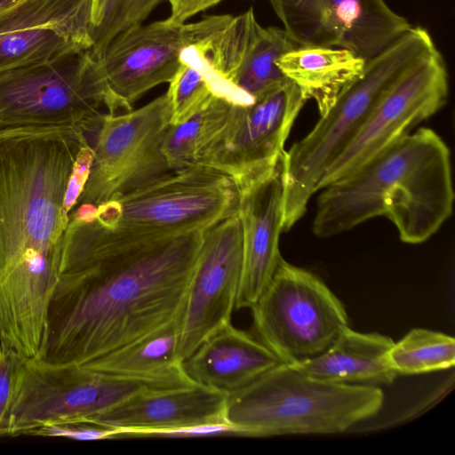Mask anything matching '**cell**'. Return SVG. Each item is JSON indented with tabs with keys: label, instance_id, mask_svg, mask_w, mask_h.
<instances>
[{
	"label": "cell",
	"instance_id": "6da1fadb",
	"mask_svg": "<svg viewBox=\"0 0 455 455\" xmlns=\"http://www.w3.org/2000/svg\"><path fill=\"white\" fill-rule=\"evenodd\" d=\"M204 232L130 233L75 208L38 360L84 365L180 319Z\"/></svg>",
	"mask_w": 455,
	"mask_h": 455
},
{
	"label": "cell",
	"instance_id": "7a4b0ae2",
	"mask_svg": "<svg viewBox=\"0 0 455 455\" xmlns=\"http://www.w3.org/2000/svg\"><path fill=\"white\" fill-rule=\"evenodd\" d=\"M68 126L0 128V347L41 355L69 215L65 197L81 148Z\"/></svg>",
	"mask_w": 455,
	"mask_h": 455
},
{
	"label": "cell",
	"instance_id": "3957f363",
	"mask_svg": "<svg viewBox=\"0 0 455 455\" xmlns=\"http://www.w3.org/2000/svg\"><path fill=\"white\" fill-rule=\"evenodd\" d=\"M320 190L312 223L316 236L385 217L403 243H421L452 214L450 149L435 131L421 127Z\"/></svg>",
	"mask_w": 455,
	"mask_h": 455
},
{
	"label": "cell",
	"instance_id": "277c9868",
	"mask_svg": "<svg viewBox=\"0 0 455 455\" xmlns=\"http://www.w3.org/2000/svg\"><path fill=\"white\" fill-rule=\"evenodd\" d=\"M436 48L429 32L411 26L365 60L360 76L337 97L314 128L284 152L283 232L291 229L320 190L321 180L356 134L382 95Z\"/></svg>",
	"mask_w": 455,
	"mask_h": 455
},
{
	"label": "cell",
	"instance_id": "5b68a950",
	"mask_svg": "<svg viewBox=\"0 0 455 455\" xmlns=\"http://www.w3.org/2000/svg\"><path fill=\"white\" fill-rule=\"evenodd\" d=\"M380 387L329 382L281 363L228 394L226 420L241 436L346 432L381 409Z\"/></svg>",
	"mask_w": 455,
	"mask_h": 455
},
{
	"label": "cell",
	"instance_id": "8992f818",
	"mask_svg": "<svg viewBox=\"0 0 455 455\" xmlns=\"http://www.w3.org/2000/svg\"><path fill=\"white\" fill-rule=\"evenodd\" d=\"M102 66L90 50L0 72V128L68 126L94 137L108 100Z\"/></svg>",
	"mask_w": 455,
	"mask_h": 455
},
{
	"label": "cell",
	"instance_id": "52a82bcc",
	"mask_svg": "<svg viewBox=\"0 0 455 455\" xmlns=\"http://www.w3.org/2000/svg\"><path fill=\"white\" fill-rule=\"evenodd\" d=\"M238 192L227 174L202 164L172 171L82 206L100 224L135 234H179L205 229L237 210Z\"/></svg>",
	"mask_w": 455,
	"mask_h": 455
},
{
	"label": "cell",
	"instance_id": "ba28073f",
	"mask_svg": "<svg viewBox=\"0 0 455 455\" xmlns=\"http://www.w3.org/2000/svg\"><path fill=\"white\" fill-rule=\"evenodd\" d=\"M171 387L79 364L25 359L0 435H29L44 426L85 422L139 392Z\"/></svg>",
	"mask_w": 455,
	"mask_h": 455
},
{
	"label": "cell",
	"instance_id": "9c48e42d",
	"mask_svg": "<svg viewBox=\"0 0 455 455\" xmlns=\"http://www.w3.org/2000/svg\"><path fill=\"white\" fill-rule=\"evenodd\" d=\"M251 309L258 339L287 364L319 355L348 326L344 305L328 286L283 259Z\"/></svg>",
	"mask_w": 455,
	"mask_h": 455
},
{
	"label": "cell",
	"instance_id": "30bf717a",
	"mask_svg": "<svg viewBox=\"0 0 455 455\" xmlns=\"http://www.w3.org/2000/svg\"><path fill=\"white\" fill-rule=\"evenodd\" d=\"M297 46L283 28L261 26L250 8L183 48L180 62L198 68L215 96L249 105L289 81L276 60Z\"/></svg>",
	"mask_w": 455,
	"mask_h": 455
},
{
	"label": "cell",
	"instance_id": "8fae6325",
	"mask_svg": "<svg viewBox=\"0 0 455 455\" xmlns=\"http://www.w3.org/2000/svg\"><path fill=\"white\" fill-rule=\"evenodd\" d=\"M171 116L166 92L139 109L103 114L92 144L90 175L76 207L97 206L172 172L161 148Z\"/></svg>",
	"mask_w": 455,
	"mask_h": 455
},
{
	"label": "cell",
	"instance_id": "7c38bea8",
	"mask_svg": "<svg viewBox=\"0 0 455 455\" xmlns=\"http://www.w3.org/2000/svg\"><path fill=\"white\" fill-rule=\"evenodd\" d=\"M230 15H212L193 23L167 19L135 24L116 35L99 58L108 87L109 115L132 110L134 102L152 88L169 83L183 48L222 28Z\"/></svg>",
	"mask_w": 455,
	"mask_h": 455
},
{
	"label": "cell",
	"instance_id": "4fadbf2b",
	"mask_svg": "<svg viewBox=\"0 0 455 455\" xmlns=\"http://www.w3.org/2000/svg\"><path fill=\"white\" fill-rule=\"evenodd\" d=\"M291 80L249 105L232 104L222 129L196 164L218 170L236 184L276 166L293 123L306 103Z\"/></svg>",
	"mask_w": 455,
	"mask_h": 455
},
{
	"label": "cell",
	"instance_id": "5bb4252c",
	"mask_svg": "<svg viewBox=\"0 0 455 455\" xmlns=\"http://www.w3.org/2000/svg\"><path fill=\"white\" fill-rule=\"evenodd\" d=\"M448 72L438 51L422 59L379 99L369 116L324 172L320 189L356 170L441 109Z\"/></svg>",
	"mask_w": 455,
	"mask_h": 455
},
{
	"label": "cell",
	"instance_id": "9a60e30c",
	"mask_svg": "<svg viewBox=\"0 0 455 455\" xmlns=\"http://www.w3.org/2000/svg\"><path fill=\"white\" fill-rule=\"evenodd\" d=\"M298 46L335 47L368 60L412 25L385 0H267Z\"/></svg>",
	"mask_w": 455,
	"mask_h": 455
},
{
	"label": "cell",
	"instance_id": "2e32d148",
	"mask_svg": "<svg viewBox=\"0 0 455 455\" xmlns=\"http://www.w3.org/2000/svg\"><path fill=\"white\" fill-rule=\"evenodd\" d=\"M242 267L243 226L236 210L204 229L180 321L177 355L182 363L231 323Z\"/></svg>",
	"mask_w": 455,
	"mask_h": 455
},
{
	"label": "cell",
	"instance_id": "e0dca14e",
	"mask_svg": "<svg viewBox=\"0 0 455 455\" xmlns=\"http://www.w3.org/2000/svg\"><path fill=\"white\" fill-rule=\"evenodd\" d=\"M282 161L236 184L237 212L243 226V267L236 310L252 307L283 259L279 251L283 232Z\"/></svg>",
	"mask_w": 455,
	"mask_h": 455
},
{
	"label": "cell",
	"instance_id": "ac0fdd59",
	"mask_svg": "<svg viewBox=\"0 0 455 455\" xmlns=\"http://www.w3.org/2000/svg\"><path fill=\"white\" fill-rule=\"evenodd\" d=\"M228 394L194 383L143 390L89 419L88 423L118 430L116 438H133L145 432L228 422Z\"/></svg>",
	"mask_w": 455,
	"mask_h": 455
},
{
	"label": "cell",
	"instance_id": "d6986e66",
	"mask_svg": "<svg viewBox=\"0 0 455 455\" xmlns=\"http://www.w3.org/2000/svg\"><path fill=\"white\" fill-rule=\"evenodd\" d=\"M281 363L258 337L230 323L206 339L183 367L195 383L231 394Z\"/></svg>",
	"mask_w": 455,
	"mask_h": 455
},
{
	"label": "cell",
	"instance_id": "ffe728a7",
	"mask_svg": "<svg viewBox=\"0 0 455 455\" xmlns=\"http://www.w3.org/2000/svg\"><path fill=\"white\" fill-rule=\"evenodd\" d=\"M394 342L388 336L358 332L347 326L324 352L290 365L324 381L379 387L399 376L388 360Z\"/></svg>",
	"mask_w": 455,
	"mask_h": 455
},
{
	"label": "cell",
	"instance_id": "44dd1931",
	"mask_svg": "<svg viewBox=\"0 0 455 455\" xmlns=\"http://www.w3.org/2000/svg\"><path fill=\"white\" fill-rule=\"evenodd\" d=\"M180 319L165 324L83 366L124 378L179 387L195 382L187 375L177 348Z\"/></svg>",
	"mask_w": 455,
	"mask_h": 455
},
{
	"label": "cell",
	"instance_id": "7402d4cb",
	"mask_svg": "<svg viewBox=\"0 0 455 455\" xmlns=\"http://www.w3.org/2000/svg\"><path fill=\"white\" fill-rule=\"evenodd\" d=\"M365 60L346 49L297 46L282 55L276 65L307 101L314 100L322 116L360 76Z\"/></svg>",
	"mask_w": 455,
	"mask_h": 455
},
{
	"label": "cell",
	"instance_id": "603a6c76",
	"mask_svg": "<svg viewBox=\"0 0 455 455\" xmlns=\"http://www.w3.org/2000/svg\"><path fill=\"white\" fill-rule=\"evenodd\" d=\"M91 36L57 28L19 29L0 34V72L91 50Z\"/></svg>",
	"mask_w": 455,
	"mask_h": 455
},
{
	"label": "cell",
	"instance_id": "cb8c5ba5",
	"mask_svg": "<svg viewBox=\"0 0 455 455\" xmlns=\"http://www.w3.org/2000/svg\"><path fill=\"white\" fill-rule=\"evenodd\" d=\"M231 106L225 99L213 95L188 120L169 125L161 148L172 171L196 164L200 153L225 125Z\"/></svg>",
	"mask_w": 455,
	"mask_h": 455
},
{
	"label": "cell",
	"instance_id": "d4e9b609",
	"mask_svg": "<svg viewBox=\"0 0 455 455\" xmlns=\"http://www.w3.org/2000/svg\"><path fill=\"white\" fill-rule=\"evenodd\" d=\"M388 360L398 375L447 370L455 363V339L440 331L415 328L394 342Z\"/></svg>",
	"mask_w": 455,
	"mask_h": 455
},
{
	"label": "cell",
	"instance_id": "484cf974",
	"mask_svg": "<svg viewBox=\"0 0 455 455\" xmlns=\"http://www.w3.org/2000/svg\"><path fill=\"white\" fill-rule=\"evenodd\" d=\"M166 94L171 107V124H179L204 107L214 95L201 71L181 62L169 82Z\"/></svg>",
	"mask_w": 455,
	"mask_h": 455
},
{
	"label": "cell",
	"instance_id": "4316f807",
	"mask_svg": "<svg viewBox=\"0 0 455 455\" xmlns=\"http://www.w3.org/2000/svg\"><path fill=\"white\" fill-rule=\"evenodd\" d=\"M162 0H106L100 23L92 29L91 52L100 58L108 43L132 25L142 23Z\"/></svg>",
	"mask_w": 455,
	"mask_h": 455
},
{
	"label": "cell",
	"instance_id": "83f0119b",
	"mask_svg": "<svg viewBox=\"0 0 455 455\" xmlns=\"http://www.w3.org/2000/svg\"><path fill=\"white\" fill-rule=\"evenodd\" d=\"M118 430L88 422H68L44 426L33 430L29 435L60 436L78 441L114 439Z\"/></svg>",
	"mask_w": 455,
	"mask_h": 455
},
{
	"label": "cell",
	"instance_id": "f1b7e54d",
	"mask_svg": "<svg viewBox=\"0 0 455 455\" xmlns=\"http://www.w3.org/2000/svg\"><path fill=\"white\" fill-rule=\"evenodd\" d=\"M25 358L9 350L0 356V427L12 401L19 374Z\"/></svg>",
	"mask_w": 455,
	"mask_h": 455
},
{
	"label": "cell",
	"instance_id": "f546056e",
	"mask_svg": "<svg viewBox=\"0 0 455 455\" xmlns=\"http://www.w3.org/2000/svg\"><path fill=\"white\" fill-rule=\"evenodd\" d=\"M241 435L239 430L228 422H215L186 427L145 432L136 437H202Z\"/></svg>",
	"mask_w": 455,
	"mask_h": 455
},
{
	"label": "cell",
	"instance_id": "4dcf8cb0",
	"mask_svg": "<svg viewBox=\"0 0 455 455\" xmlns=\"http://www.w3.org/2000/svg\"><path fill=\"white\" fill-rule=\"evenodd\" d=\"M222 0H168L171 15L167 20L172 23L183 24L198 12L209 9Z\"/></svg>",
	"mask_w": 455,
	"mask_h": 455
},
{
	"label": "cell",
	"instance_id": "1f68e13d",
	"mask_svg": "<svg viewBox=\"0 0 455 455\" xmlns=\"http://www.w3.org/2000/svg\"><path fill=\"white\" fill-rule=\"evenodd\" d=\"M106 4V0H92V14L91 22L92 29L98 27L100 23L103 9Z\"/></svg>",
	"mask_w": 455,
	"mask_h": 455
},
{
	"label": "cell",
	"instance_id": "d6a6232c",
	"mask_svg": "<svg viewBox=\"0 0 455 455\" xmlns=\"http://www.w3.org/2000/svg\"><path fill=\"white\" fill-rule=\"evenodd\" d=\"M21 0H0V13Z\"/></svg>",
	"mask_w": 455,
	"mask_h": 455
},
{
	"label": "cell",
	"instance_id": "836d02e7",
	"mask_svg": "<svg viewBox=\"0 0 455 455\" xmlns=\"http://www.w3.org/2000/svg\"><path fill=\"white\" fill-rule=\"evenodd\" d=\"M1 355H2V348H1V347H0V356H1Z\"/></svg>",
	"mask_w": 455,
	"mask_h": 455
},
{
	"label": "cell",
	"instance_id": "e575fe53",
	"mask_svg": "<svg viewBox=\"0 0 455 455\" xmlns=\"http://www.w3.org/2000/svg\"><path fill=\"white\" fill-rule=\"evenodd\" d=\"M163 1V0H162Z\"/></svg>",
	"mask_w": 455,
	"mask_h": 455
}]
</instances>
